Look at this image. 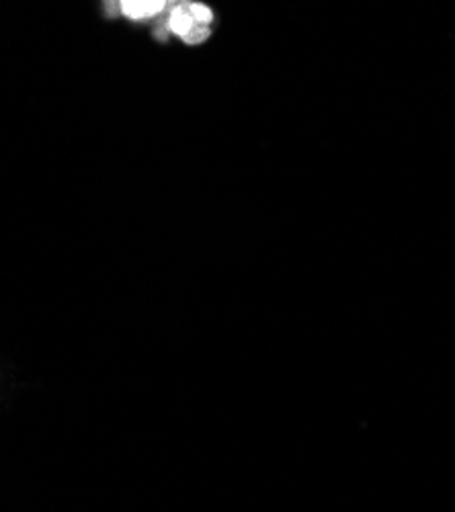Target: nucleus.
Segmentation results:
<instances>
[{"instance_id": "1", "label": "nucleus", "mask_w": 455, "mask_h": 512, "mask_svg": "<svg viewBox=\"0 0 455 512\" xmlns=\"http://www.w3.org/2000/svg\"><path fill=\"white\" fill-rule=\"evenodd\" d=\"M169 35L179 37L187 46H201L212 35L214 11L203 3H191V0H181V3H171L167 17L160 21Z\"/></svg>"}, {"instance_id": "2", "label": "nucleus", "mask_w": 455, "mask_h": 512, "mask_svg": "<svg viewBox=\"0 0 455 512\" xmlns=\"http://www.w3.org/2000/svg\"><path fill=\"white\" fill-rule=\"evenodd\" d=\"M167 0H121L119 15L134 23L154 21L169 11Z\"/></svg>"}]
</instances>
